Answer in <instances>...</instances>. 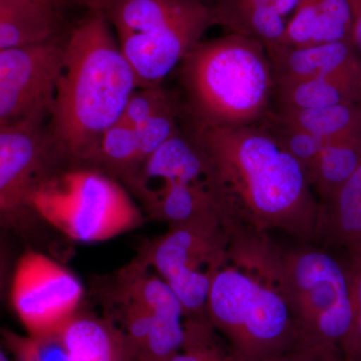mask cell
<instances>
[{
	"mask_svg": "<svg viewBox=\"0 0 361 361\" xmlns=\"http://www.w3.org/2000/svg\"><path fill=\"white\" fill-rule=\"evenodd\" d=\"M4 345L16 361H68V348L61 327L44 334L26 336L2 330Z\"/></svg>",
	"mask_w": 361,
	"mask_h": 361,
	"instance_id": "22",
	"label": "cell"
},
{
	"mask_svg": "<svg viewBox=\"0 0 361 361\" xmlns=\"http://www.w3.org/2000/svg\"><path fill=\"white\" fill-rule=\"evenodd\" d=\"M84 288L73 272L39 252L28 251L16 264L11 299L27 334L63 326L78 312Z\"/></svg>",
	"mask_w": 361,
	"mask_h": 361,
	"instance_id": "10",
	"label": "cell"
},
{
	"mask_svg": "<svg viewBox=\"0 0 361 361\" xmlns=\"http://www.w3.org/2000/svg\"><path fill=\"white\" fill-rule=\"evenodd\" d=\"M315 4L319 14L315 44L355 42V18L349 0H315Z\"/></svg>",
	"mask_w": 361,
	"mask_h": 361,
	"instance_id": "24",
	"label": "cell"
},
{
	"mask_svg": "<svg viewBox=\"0 0 361 361\" xmlns=\"http://www.w3.org/2000/svg\"><path fill=\"white\" fill-rule=\"evenodd\" d=\"M94 163L103 166L111 175L122 177L125 182L134 177L141 168L135 128L120 120L106 130L99 142Z\"/></svg>",
	"mask_w": 361,
	"mask_h": 361,
	"instance_id": "20",
	"label": "cell"
},
{
	"mask_svg": "<svg viewBox=\"0 0 361 361\" xmlns=\"http://www.w3.org/2000/svg\"><path fill=\"white\" fill-rule=\"evenodd\" d=\"M281 295L295 320L298 344L343 348L353 324L344 262L310 247L283 250Z\"/></svg>",
	"mask_w": 361,
	"mask_h": 361,
	"instance_id": "7",
	"label": "cell"
},
{
	"mask_svg": "<svg viewBox=\"0 0 361 361\" xmlns=\"http://www.w3.org/2000/svg\"><path fill=\"white\" fill-rule=\"evenodd\" d=\"M180 66L190 130L254 125L268 115L274 75L258 40L231 33L201 42Z\"/></svg>",
	"mask_w": 361,
	"mask_h": 361,
	"instance_id": "3",
	"label": "cell"
},
{
	"mask_svg": "<svg viewBox=\"0 0 361 361\" xmlns=\"http://www.w3.org/2000/svg\"><path fill=\"white\" fill-rule=\"evenodd\" d=\"M59 9L54 0H0V51L56 39Z\"/></svg>",
	"mask_w": 361,
	"mask_h": 361,
	"instance_id": "14",
	"label": "cell"
},
{
	"mask_svg": "<svg viewBox=\"0 0 361 361\" xmlns=\"http://www.w3.org/2000/svg\"><path fill=\"white\" fill-rule=\"evenodd\" d=\"M85 165L45 171L33 185L28 209L82 243L108 241L140 227L141 211L126 190L110 175Z\"/></svg>",
	"mask_w": 361,
	"mask_h": 361,
	"instance_id": "5",
	"label": "cell"
},
{
	"mask_svg": "<svg viewBox=\"0 0 361 361\" xmlns=\"http://www.w3.org/2000/svg\"><path fill=\"white\" fill-rule=\"evenodd\" d=\"M97 1V0H77L78 4H87L89 6L96 4Z\"/></svg>",
	"mask_w": 361,
	"mask_h": 361,
	"instance_id": "33",
	"label": "cell"
},
{
	"mask_svg": "<svg viewBox=\"0 0 361 361\" xmlns=\"http://www.w3.org/2000/svg\"><path fill=\"white\" fill-rule=\"evenodd\" d=\"M280 122L330 141L361 128V104H341L313 110L279 108Z\"/></svg>",
	"mask_w": 361,
	"mask_h": 361,
	"instance_id": "19",
	"label": "cell"
},
{
	"mask_svg": "<svg viewBox=\"0 0 361 361\" xmlns=\"http://www.w3.org/2000/svg\"><path fill=\"white\" fill-rule=\"evenodd\" d=\"M264 120L265 123L263 126L276 137L281 146L301 164L307 174L329 141L311 135L305 130L296 129L281 123L274 116L270 118V116L267 115Z\"/></svg>",
	"mask_w": 361,
	"mask_h": 361,
	"instance_id": "23",
	"label": "cell"
},
{
	"mask_svg": "<svg viewBox=\"0 0 361 361\" xmlns=\"http://www.w3.org/2000/svg\"><path fill=\"white\" fill-rule=\"evenodd\" d=\"M140 87H157L200 44L215 13L201 0H97Z\"/></svg>",
	"mask_w": 361,
	"mask_h": 361,
	"instance_id": "4",
	"label": "cell"
},
{
	"mask_svg": "<svg viewBox=\"0 0 361 361\" xmlns=\"http://www.w3.org/2000/svg\"><path fill=\"white\" fill-rule=\"evenodd\" d=\"M279 108L313 110L361 104V75L305 78L274 85Z\"/></svg>",
	"mask_w": 361,
	"mask_h": 361,
	"instance_id": "15",
	"label": "cell"
},
{
	"mask_svg": "<svg viewBox=\"0 0 361 361\" xmlns=\"http://www.w3.org/2000/svg\"><path fill=\"white\" fill-rule=\"evenodd\" d=\"M348 254L344 264L350 282L353 324L350 336L341 351L346 361H361V254Z\"/></svg>",
	"mask_w": 361,
	"mask_h": 361,
	"instance_id": "27",
	"label": "cell"
},
{
	"mask_svg": "<svg viewBox=\"0 0 361 361\" xmlns=\"http://www.w3.org/2000/svg\"><path fill=\"white\" fill-rule=\"evenodd\" d=\"M233 224L224 214H211L171 225L135 258L167 282L184 308L185 318L207 317L214 278L228 264Z\"/></svg>",
	"mask_w": 361,
	"mask_h": 361,
	"instance_id": "8",
	"label": "cell"
},
{
	"mask_svg": "<svg viewBox=\"0 0 361 361\" xmlns=\"http://www.w3.org/2000/svg\"><path fill=\"white\" fill-rule=\"evenodd\" d=\"M274 361H346L341 349L327 344H297Z\"/></svg>",
	"mask_w": 361,
	"mask_h": 361,
	"instance_id": "28",
	"label": "cell"
},
{
	"mask_svg": "<svg viewBox=\"0 0 361 361\" xmlns=\"http://www.w3.org/2000/svg\"><path fill=\"white\" fill-rule=\"evenodd\" d=\"M320 235L343 247L348 253L361 254V167L322 205Z\"/></svg>",
	"mask_w": 361,
	"mask_h": 361,
	"instance_id": "18",
	"label": "cell"
},
{
	"mask_svg": "<svg viewBox=\"0 0 361 361\" xmlns=\"http://www.w3.org/2000/svg\"><path fill=\"white\" fill-rule=\"evenodd\" d=\"M208 159L227 215L255 231L318 238L322 205L301 164L264 126L190 130Z\"/></svg>",
	"mask_w": 361,
	"mask_h": 361,
	"instance_id": "1",
	"label": "cell"
},
{
	"mask_svg": "<svg viewBox=\"0 0 361 361\" xmlns=\"http://www.w3.org/2000/svg\"><path fill=\"white\" fill-rule=\"evenodd\" d=\"M207 317L235 361H274L299 343L283 297L230 264L214 278Z\"/></svg>",
	"mask_w": 361,
	"mask_h": 361,
	"instance_id": "6",
	"label": "cell"
},
{
	"mask_svg": "<svg viewBox=\"0 0 361 361\" xmlns=\"http://www.w3.org/2000/svg\"><path fill=\"white\" fill-rule=\"evenodd\" d=\"M270 1L285 18L287 14L295 11L300 0H270Z\"/></svg>",
	"mask_w": 361,
	"mask_h": 361,
	"instance_id": "30",
	"label": "cell"
},
{
	"mask_svg": "<svg viewBox=\"0 0 361 361\" xmlns=\"http://www.w3.org/2000/svg\"><path fill=\"white\" fill-rule=\"evenodd\" d=\"M272 66L275 85L305 78L361 75L355 42L293 47H265Z\"/></svg>",
	"mask_w": 361,
	"mask_h": 361,
	"instance_id": "12",
	"label": "cell"
},
{
	"mask_svg": "<svg viewBox=\"0 0 361 361\" xmlns=\"http://www.w3.org/2000/svg\"><path fill=\"white\" fill-rule=\"evenodd\" d=\"M0 361H13L11 360V358L8 357V355H7V353L6 351L4 350V349H1V351H0Z\"/></svg>",
	"mask_w": 361,
	"mask_h": 361,
	"instance_id": "32",
	"label": "cell"
},
{
	"mask_svg": "<svg viewBox=\"0 0 361 361\" xmlns=\"http://www.w3.org/2000/svg\"><path fill=\"white\" fill-rule=\"evenodd\" d=\"M168 361H235L208 318H186L182 349Z\"/></svg>",
	"mask_w": 361,
	"mask_h": 361,
	"instance_id": "21",
	"label": "cell"
},
{
	"mask_svg": "<svg viewBox=\"0 0 361 361\" xmlns=\"http://www.w3.org/2000/svg\"><path fill=\"white\" fill-rule=\"evenodd\" d=\"M361 167V128L325 145L307 177L313 191L329 203Z\"/></svg>",
	"mask_w": 361,
	"mask_h": 361,
	"instance_id": "16",
	"label": "cell"
},
{
	"mask_svg": "<svg viewBox=\"0 0 361 361\" xmlns=\"http://www.w3.org/2000/svg\"><path fill=\"white\" fill-rule=\"evenodd\" d=\"M176 103L172 92L161 85L140 87L130 96L121 120L137 128L152 116Z\"/></svg>",
	"mask_w": 361,
	"mask_h": 361,
	"instance_id": "26",
	"label": "cell"
},
{
	"mask_svg": "<svg viewBox=\"0 0 361 361\" xmlns=\"http://www.w3.org/2000/svg\"><path fill=\"white\" fill-rule=\"evenodd\" d=\"M58 158L42 123L0 126V210L14 220L27 210L33 185Z\"/></svg>",
	"mask_w": 361,
	"mask_h": 361,
	"instance_id": "11",
	"label": "cell"
},
{
	"mask_svg": "<svg viewBox=\"0 0 361 361\" xmlns=\"http://www.w3.org/2000/svg\"><path fill=\"white\" fill-rule=\"evenodd\" d=\"M179 114L180 108L176 103L152 116L139 127L135 128L139 141L141 168L149 157L179 132Z\"/></svg>",
	"mask_w": 361,
	"mask_h": 361,
	"instance_id": "25",
	"label": "cell"
},
{
	"mask_svg": "<svg viewBox=\"0 0 361 361\" xmlns=\"http://www.w3.org/2000/svg\"><path fill=\"white\" fill-rule=\"evenodd\" d=\"M353 7V18H355V26H353V37L356 47L360 49L361 52V0H349Z\"/></svg>",
	"mask_w": 361,
	"mask_h": 361,
	"instance_id": "29",
	"label": "cell"
},
{
	"mask_svg": "<svg viewBox=\"0 0 361 361\" xmlns=\"http://www.w3.org/2000/svg\"><path fill=\"white\" fill-rule=\"evenodd\" d=\"M65 51L56 39L0 51V126L51 118Z\"/></svg>",
	"mask_w": 361,
	"mask_h": 361,
	"instance_id": "9",
	"label": "cell"
},
{
	"mask_svg": "<svg viewBox=\"0 0 361 361\" xmlns=\"http://www.w3.org/2000/svg\"><path fill=\"white\" fill-rule=\"evenodd\" d=\"M214 13L216 21L233 33L258 40L265 47L283 42L287 23L270 0H223Z\"/></svg>",
	"mask_w": 361,
	"mask_h": 361,
	"instance_id": "17",
	"label": "cell"
},
{
	"mask_svg": "<svg viewBox=\"0 0 361 361\" xmlns=\"http://www.w3.org/2000/svg\"><path fill=\"white\" fill-rule=\"evenodd\" d=\"M59 7L66 6L68 4H78L77 0H54Z\"/></svg>",
	"mask_w": 361,
	"mask_h": 361,
	"instance_id": "31",
	"label": "cell"
},
{
	"mask_svg": "<svg viewBox=\"0 0 361 361\" xmlns=\"http://www.w3.org/2000/svg\"><path fill=\"white\" fill-rule=\"evenodd\" d=\"M68 361H137L123 330L109 315L78 312L61 326Z\"/></svg>",
	"mask_w": 361,
	"mask_h": 361,
	"instance_id": "13",
	"label": "cell"
},
{
	"mask_svg": "<svg viewBox=\"0 0 361 361\" xmlns=\"http://www.w3.org/2000/svg\"><path fill=\"white\" fill-rule=\"evenodd\" d=\"M111 27L94 4L66 42L49 132L56 155L68 163H94L104 133L122 118L140 89Z\"/></svg>",
	"mask_w": 361,
	"mask_h": 361,
	"instance_id": "2",
	"label": "cell"
}]
</instances>
